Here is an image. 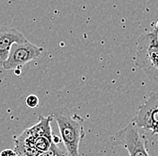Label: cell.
<instances>
[{
  "instance_id": "1",
  "label": "cell",
  "mask_w": 158,
  "mask_h": 156,
  "mask_svg": "<svg viewBox=\"0 0 158 156\" xmlns=\"http://www.w3.org/2000/svg\"><path fill=\"white\" fill-rule=\"evenodd\" d=\"M52 113L47 117L40 116L39 121L32 127L25 129L20 136H14L15 151L18 156H39L51 146Z\"/></svg>"
},
{
  "instance_id": "4",
  "label": "cell",
  "mask_w": 158,
  "mask_h": 156,
  "mask_svg": "<svg viewBox=\"0 0 158 156\" xmlns=\"http://www.w3.org/2000/svg\"><path fill=\"white\" fill-rule=\"evenodd\" d=\"M138 129H145L158 136V93L151 92L146 101L137 109L132 121Z\"/></svg>"
},
{
  "instance_id": "8",
  "label": "cell",
  "mask_w": 158,
  "mask_h": 156,
  "mask_svg": "<svg viewBox=\"0 0 158 156\" xmlns=\"http://www.w3.org/2000/svg\"><path fill=\"white\" fill-rule=\"evenodd\" d=\"M39 156H69V154L66 151L60 149L58 146V145L53 142L51 146L49 148V150Z\"/></svg>"
},
{
  "instance_id": "10",
  "label": "cell",
  "mask_w": 158,
  "mask_h": 156,
  "mask_svg": "<svg viewBox=\"0 0 158 156\" xmlns=\"http://www.w3.org/2000/svg\"><path fill=\"white\" fill-rule=\"evenodd\" d=\"M0 156H18L14 149H5L0 152Z\"/></svg>"
},
{
  "instance_id": "9",
  "label": "cell",
  "mask_w": 158,
  "mask_h": 156,
  "mask_svg": "<svg viewBox=\"0 0 158 156\" xmlns=\"http://www.w3.org/2000/svg\"><path fill=\"white\" fill-rule=\"evenodd\" d=\"M25 103L29 108H36L39 106V98L35 95L31 94V95L26 97Z\"/></svg>"
},
{
  "instance_id": "2",
  "label": "cell",
  "mask_w": 158,
  "mask_h": 156,
  "mask_svg": "<svg viewBox=\"0 0 158 156\" xmlns=\"http://www.w3.org/2000/svg\"><path fill=\"white\" fill-rule=\"evenodd\" d=\"M52 115L69 156H81L79 145L85 137L84 118L77 113H71L66 107H59L52 112Z\"/></svg>"
},
{
  "instance_id": "5",
  "label": "cell",
  "mask_w": 158,
  "mask_h": 156,
  "mask_svg": "<svg viewBox=\"0 0 158 156\" xmlns=\"http://www.w3.org/2000/svg\"><path fill=\"white\" fill-rule=\"evenodd\" d=\"M42 52V47L30 42L28 40L24 42L15 43L12 46L8 57L1 66L6 70L17 69L39 58Z\"/></svg>"
},
{
  "instance_id": "6",
  "label": "cell",
  "mask_w": 158,
  "mask_h": 156,
  "mask_svg": "<svg viewBox=\"0 0 158 156\" xmlns=\"http://www.w3.org/2000/svg\"><path fill=\"white\" fill-rule=\"evenodd\" d=\"M115 142L121 145L127 151L129 156H150L147 146V140L140 135L133 123H129L115 135Z\"/></svg>"
},
{
  "instance_id": "7",
  "label": "cell",
  "mask_w": 158,
  "mask_h": 156,
  "mask_svg": "<svg viewBox=\"0 0 158 156\" xmlns=\"http://www.w3.org/2000/svg\"><path fill=\"white\" fill-rule=\"evenodd\" d=\"M25 36L15 28H0V65H2L9 55L11 48L15 43L26 42Z\"/></svg>"
},
{
  "instance_id": "11",
  "label": "cell",
  "mask_w": 158,
  "mask_h": 156,
  "mask_svg": "<svg viewBox=\"0 0 158 156\" xmlns=\"http://www.w3.org/2000/svg\"><path fill=\"white\" fill-rule=\"evenodd\" d=\"M156 28L158 29V21H157V23H156Z\"/></svg>"
},
{
  "instance_id": "3",
  "label": "cell",
  "mask_w": 158,
  "mask_h": 156,
  "mask_svg": "<svg viewBox=\"0 0 158 156\" xmlns=\"http://www.w3.org/2000/svg\"><path fill=\"white\" fill-rule=\"evenodd\" d=\"M135 64L149 79L158 84V29L145 33L138 38Z\"/></svg>"
}]
</instances>
